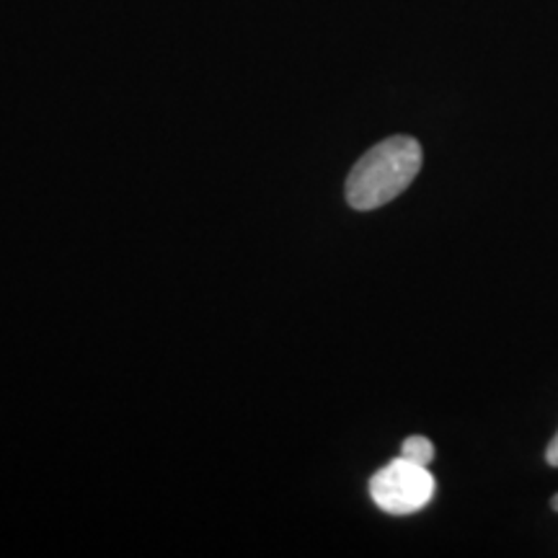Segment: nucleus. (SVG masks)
<instances>
[{"label": "nucleus", "instance_id": "obj_2", "mask_svg": "<svg viewBox=\"0 0 558 558\" xmlns=\"http://www.w3.org/2000/svg\"><path fill=\"white\" fill-rule=\"evenodd\" d=\"M369 497L388 514H414L435 497V476L427 465L399 458L369 478Z\"/></svg>", "mask_w": 558, "mask_h": 558}, {"label": "nucleus", "instance_id": "obj_5", "mask_svg": "<svg viewBox=\"0 0 558 558\" xmlns=\"http://www.w3.org/2000/svg\"><path fill=\"white\" fill-rule=\"evenodd\" d=\"M550 507H554V509H556V512H558V494H556V497H554V499H550Z\"/></svg>", "mask_w": 558, "mask_h": 558}, {"label": "nucleus", "instance_id": "obj_3", "mask_svg": "<svg viewBox=\"0 0 558 558\" xmlns=\"http://www.w3.org/2000/svg\"><path fill=\"white\" fill-rule=\"evenodd\" d=\"M401 458L411 460V463L429 465L435 460V445L427 437H409L401 445Z\"/></svg>", "mask_w": 558, "mask_h": 558}, {"label": "nucleus", "instance_id": "obj_1", "mask_svg": "<svg viewBox=\"0 0 558 558\" xmlns=\"http://www.w3.org/2000/svg\"><path fill=\"white\" fill-rule=\"evenodd\" d=\"M422 169V145L414 137L396 135L369 148L347 179V202L354 209H378L407 192Z\"/></svg>", "mask_w": 558, "mask_h": 558}, {"label": "nucleus", "instance_id": "obj_4", "mask_svg": "<svg viewBox=\"0 0 558 558\" xmlns=\"http://www.w3.org/2000/svg\"><path fill=\"white\" fill-rule=\"evenodd\" d=\"M546 460H548V465H554V469H558V432H556V437L550 439V445H548V450H546Z\"/></svg>", "mask_w": 558, "mask_h": 558}]
</instances>
